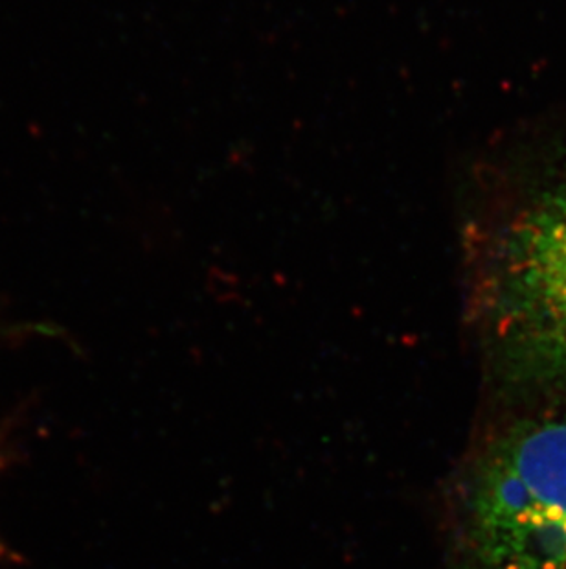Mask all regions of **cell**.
Returning <instances> with one entry per match:
<instances>
[{"mask_svg":"<svg viewBox=\"0 0 566 569\" xmlns=\"http://www.w3.org/2000/svg\"><path fill=\"white\" fill-rule=\"evenodd\" d=\"M473 313L487 366L566 403V148L524 168L473 240Z\"/></svg>","mask_w":566,"mask_h":569,"instance_id":"1","label":"cell"},{"mask_svg":"<svg viewBox=\"0 0 566 569\" xmlns=\"http://www.w3.org/2000/svg\"><path fill=\"white\" fill-rule=\"evenodd\" d=\"M453 521L459 569H566V409L482 442L459 473Z\"/></svg>","mask_w":566,"mask_h":569,"instance_id":"2","label":"cell"},{"mask_svg":"<svg viewBox=\"0 0 566 569\" xmlns=\"http://www.w3.org/2000/svg\"><path fill=\"white\" fill-rule=\"evenodd\" d=\"M8 336V330H6V327H0V339L6 338Z\"/></svg>","mask_w":566,"mask_h":569,"instance_id":"3","label":"cell"}]
</instances>
